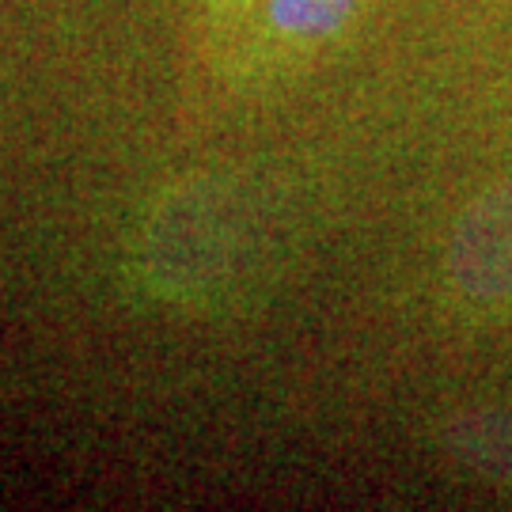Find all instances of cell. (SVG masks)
I'll return each mask as SVG.
<instances>
[{
    "label": "cell",
    "mask_w": 512,
    "mask_h": 512,
    "mask_svg": "<svg viewBox=\"0 0 512 512\" xmlns=\"http://www.w3.org/2000/svg\"><path fill=\"white\" fill-rule=\"evenodd\" d=\"M452 274L475 300L512 296V186L494 190L467 213L452 243Z\"/></svg>",
    "instance_id": "1"
},
{
    "label": "cell",
    "mask_w": 512,
    "mask_h": 512,
    "mask_svg": "<svg viewBox=\"0 0 512 512\" xmlns=\"http://www.w3.org/2000/svg\"><path fill=\"white\" fill-rule=\"evenodd\" d=\"M357 0H274V23L289 35H330Z\"/></svg>",
    "instance_id": "2"
}]
</instances>
